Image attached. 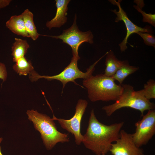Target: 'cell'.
Instances as JSON below:
<instances>
[{"instance_id": "8992f818", "label": "cell", "mask_w": 155, "mask_h": 155, "mask_svg": "<svg viewBox=\"0 0 155 155\" xmlns=\"http://www.w3.org/2000/svg\"><path fill=\"white\" fill-rule=\"evenodd\" d=\"M76 18L75 14L72 25L69 28L64 30L61 34L57 36H41L62 40L63 43L67 44L71 47L73 56L79 57L78 49L80 46L85 42L91 44L93 43L94 36L90 30L84 32L79 30L76 24Z\"/></svg>"}, {"instance_id": "7402d4cb", "label": "cell", "mask_w": 155, "mask_h": 155, "mask_svg": "<svg viewBox=\"0 0 155 155\" xmlns=\"http://www.w3.org/2000/svg\"><path fill=\"white\" fill-rule=\"evenodd\" d=\"M11 1V0H0V9L8 6Z\"/></svg>"}, {"instance_id": "9a60e30c", "label": "cell", "mask_w": 155, "mask_h": 155, "mask_svg": "<svg viewBox=\"0 0 155 155\" xmlns=\"http://www.w3.org/2000/svg\"><path fill=\"white\" fill-rule=\"evenodd\" d=\"M30 45L25 40L16 38L11 47V55L13 61L16 62L19 59L24 57Z\"/></svg>"}, {"instance_id": "5b68a950", "label": "cell", "mask_w": 155, "mask_h": 155, "mask_svg": "<svg viewBox=\"0 0 155 155\" xmlns=\"http://www.w3.org/2000/svg\"><path fill=\"white\" fill-rule=\"evenodd\" d=\"M106 55V53L90 66L89 68H87V71L85 72L81 71L78 67V61L80 59V57L73 56L69 65L58 74L52 76L41 75L33 70L30 73V78L32 82L37 81L41 78H44L49 80H59L63 84V89L67 83L70 82H73L75 84L79 85L75 82V80L78 78L86 79L92 75L95 69V65Z\"/></svg>"}, {"instance_id": "9c48e42d", "label": "cell", "mask_w": 155, "mask_h": 155, "mask_svg": "<svg viewBox=\"0 0 155 155\" xmlns=\"http://www.w3.org/2000/svg\"><path fill=\"white\" fill-rule=\"evenodd\" d=\"M110 152L113 155H145L143 150L134 142L132 134L121 130L118 139L111 145Z\"/></svg>"}, {"instance_id": "52a82bcc", "label": "cell", "mask_w": 155, "mask_h": 155, "mask_svg": "<svg viewBox=\"0 0 155 155\" xmlns=\"http://www.w3.org/2000/svg\"><path fill=\"white\" fill-rule=\"evenodd\" d=\"M142 118L135 124V132L132 134L133 140L138 147L146 145L155 134V111H148Z\"/></svg>"}, {"instance_id": "7c38bea8", "label": "cell", "mask_w": 155, "mask_h": 155, "mask_svg": "<svg viewBox=\"0 0 155 155\" xmlns=\"http://www.w3.org/2000/svg\"><path fill=\"white\" fill-rule=\"evenodd\" d=\"M6 26L15 34L24 37L30 38L26 30L21 14L12 16L6 22Z\"/></svg>"}, {"instance_id": "2e32d148", "label": "cell", "mask_w": 155, "mask_h": 155, "mask_svg": "<svg viewBox=\"0 0 155 155\" xmlns=\"http://www.w3.org/2000/svg\"><path fill=\"white\" fill-rule=\"evenodd\" d=\"M139 69L138 67L130 65L127 61H125L123 65L117 70L112 77L122 84L125 78Z\"/></svg>"}, {"instance_id": "d6986e66", "label": "cell", "mask_w": 155, "mask_h": 155, "mask_svg": "<svg viewBox=\"0 0 155 155\" xmlns=\"http://www.w3.org/2000/svg\"><path fill=\"white\" fill-rule=\"evenodd\" d=\"M143 94L145 97L150 100L155 98V81L153 79L148 80L144 85L142 89Z\"/></svg>"}, {"instance_id": "44dd1931", "label": "cell", "mask_w": 155, "mask_h": 155, "mask_svg": "<svg viewBox=\"0 0 155 155\" xmlns=\"http://www.w3.org/2000/svg\"><path fill=\"white\" fill-rule=\"evenodd\" d=\"M7 73L5 65L0 63V79L4 81L6 79Z\"/></svg>"}, {"instance_id": "ffe728a7", "label": "cell", "mask_w": 155, "mask_h": 155, "mask_svg": "<svg viewBox=\"0 0 155 155\" xmlns=\"http://www.w3.org/2000/svg\"><path fill=\"white\" fill-rule=\"evenodd\" d=\"M136 34L142 38L146 45L153 46L155 48V38L151 33L138 32Z\"/></svg>"}, {"instance_id": "e0dca14e", "label": "cell", "mask_w": 155, "mask_h": 155, "mask_svg": "<svg viewBox=\"0 0 155 155\" xmlns=\"http://www.w3.org/2000/svg\"><path fill=\"white\" fill-rule=\"evenodd\" d=\"M13 66L14 70L20 75H26L30 73L34 69L30 61H28L24 57L17 60Z\"/></svg>"}, {"instance_id": "6da1fadb", "label": "cell", "mask_w": 155, "mask_h": 155, "mask_svg": "<svg viewBox=\"0 0 155 155\" xmlns=\"http://www.w3.org/2000/svg\"><path fill=\"white\" fill-rule=\"evenodd\" d=\"M124 124L123 122H121L105 125L97 119L92 109L82 142L86 148L96 155L106 154L109 152L113 143L118 139Z\"/></svg>"}, {"instance_id": "603a6c76", "label": "cell", "mask_w": 155, "mask_h": 155, "mask_svg": "<svg viewBox=\"0 0 155 155\" xmlns=\"http://www.w3.org/2000/svg\"><path fill=\"white\" fill-rule=\"evenodd\" d=\"M2 140H3L2 138V137H0V144L1 143V141H2ZM0 155H3L1 151V147L0 146Z\"/></svg>"}, {"instance_id": "5bb4252c", "label": "cell", "mask_w": 155, "mask_h": 155, "mask_svg": "<svg viewBox=\"0 0 155 155\" xmlns=\"http://www.w3.org/2000/svg\"><path fill=\"white\" fill-rule=\"evenodd\" d=\"M23 18L26 30L33 40H36L41 35L37 32L33 19L34 15L28 9L25 10L21 13Z\"/></svg>"}, {"instance_id": "277c9868", "label": "cell", "mask_w": 155, "mask_h": 155, "mask_svg": "<svg viewBox=\"0 0 155 155\" xmlns=\"http://www.w3.org/2000/svg\"><path fill=\"white\" fill-rule=\"evenodd\" d=\"M123 90L121 94L114 103L103 106L102 109L106 115L111 116L121 108L129 107L139 111L142 116L144 111L154 109L155 105L144 96L142 90L135 91L132 86L122 84Z\"/></svg>"}, {"instance_id": "3957f363", "label": "cell", "mask_w": 155, "mask_h": 155, "mask_svg": "<svg viewBox=\"0 0 155 155\" xmlns=\"http://www.w3.org/2000/svg\"><path fill=\"white\" fill-rule=\"evenodd\" d=\"M26 114L28 119L32 122L35 129L40 133L47 150L52 149L58 143L69 141L68 134L58 131L54 120L49 116L33 110H28Z\"/></svg>"}, {"instance_id": "30bf717a", "label": "cell", "mask_w": 155, "mask_h": 155, "mask_svg": "<svg viewBox=\"0 0 155 155\" xmlns=\"http://www.w3.org/2000/svg\"><path fill=\"white\" fill-rule=\"evenodd\" d=\"M110 2L112 4L117 5L119 8V11L116 9L112 10L117 16L115 22H118L119 21H122L124 22L127 30V34L125 37L123 41L119 44L120 46V50L121 52H124L127 49V40L129 36L132 34L138 32H145L152 33L153 31L150 26H146L144 28L139 27L133 23L129 18L125 12L121 7L120 2L121 1L118 0L117 1L115 0L111 1Z\"/></svg>"}, {"instance_id": "cb8c5ba5", "label": "cell", "mask_w": 155, "mask_h": 155, "mask_svg": "<svg viewBox=\"0 0 155 155\" xmlns=\"http://www.w3.org/2000/svg\"><path fill=\"white\" fill-rule=\"evenodd\" d=\"M100 155H106V154H102Z\"/></svg>"}, {"instance_id": "ba28073f", "label": "cell", "mask_w": 155, "mask_h": 155, "mask_svg": "<svg viewBox=\"0 0 155 155\" xmlns=\"http://www.w3.org/2000/svg\"><path fill=\"white\" fill-rule=\"evenodd\" d=\"M88 104L86 100L80 99L78 101L75 114L71 118L67 120L58 118L53 115L52 118L53 120L57 121L63 129L74 135L75 143L78 145L82 142L83 135L81 132V123Z\"/></svg>"}, {"instance_id": "8fae6325", "label": "cell", "mask_w": 155, "mask_h": 155, "mask_svg": "<svg viewBox=\"0 0 155 155\" xmlns=\"http://www.w3.org/2000/svg\"><path fill=\"white\" fill-rule=\"evenodd\" d=\"M70 0H56L55 1L57 11L54 17L46 24L49 30L53 28H60L67 22V5Z\"/></svg>"}, {"instance_id": "7a4b0ae2", "label": "cell", "mask_w": 155, "mask_h": 155, "mask_svg": "<svg viewBox=\"0 0 155 155\" xmlns=\"http://www.w3.org/2000/svg\"><path fill=\"white\" fill-rule=\"evenodd\" d=\"M115 81L112 77L100 74L84 80L82 84L87 90L91 101H115L122 93L123 88L121 84H117Z\"/></svg>"}, {"instance_id": "ac0fdd59", "label": "cell", "mask_w": 155, "mask_h": 155, "mask_svg": "<svg viewBox=\"0 0 155 155\" xmlns=\"http://www.w3.org/2000/svg\"><path fill=\"white\" fill-rule=\"evenodd\" d=\"M134 2L137 3V5H134L133 7L142 14L143 17V22H148L155 27V14L150 13H147L142 10V8L144 5L143 1L136 0Z\"/></svg>"}, {"instance_id": "4fadbf2b", "label": "cell", "mask_w": 155, "mask_h": 155, "mask_svg": "<svg viewBox=\"0 0 155 155\" xmlns=\"http://www.w3.org/2000/svg\"><path fill=\"white\" fill-rule=\"evenodd\" d=\"M105 59L106 68L104 75L112 77L123 65L125 61L119 60L111 50L108 51Z\"/></svg>"}]
</instances>
